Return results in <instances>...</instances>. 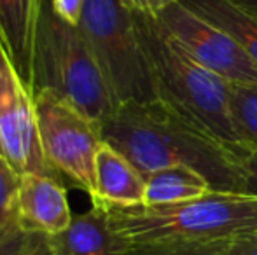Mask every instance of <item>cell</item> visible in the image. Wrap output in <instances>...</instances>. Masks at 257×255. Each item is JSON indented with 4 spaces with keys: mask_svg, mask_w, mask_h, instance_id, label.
<instances>
[{
    "mask_svg": "<svg viewBox=\"0 0 257 255\" xmlns=\"http://www.w3.org/2000/svg\"><path fill=\"white\" fill-rule=\"evenodd\" d=\"M100 129L103 142L119 150L144 178L184 164L205 175L213 191L243 194L240 159L159 100L121 103Z\"/></svg>",
    "mask_w": 257,
    "mask_h": 255,
    "instance_id": "obj_1",
    "label": "cell"
},
{
    "mask_svg": "<svg viewBox=\"0 0 257 255\" xmlns=\"http://www.w3.org/2000/svg\"><path fill=\"white\" fill-rule=\"evenodd\" d=\"M135 23L153 74L156 98L222 143L241 163L248 152L231 117V82L194 62L156 16L135 14Z\"/></svg>",
    "mask_w": 257,
    "mask_h": 255,
    "instance_id": "obj_2",
    "label": "cell"
},
{
    "mask_svg": "<svg viewBox=\"0 0 257 255\" xmlns=\"http://www.w3.org/2000/svg\"><path fill=\"white\" fill-rule=\"evenodd\" d=\"M93 203L107 213L110 227L130 245L166 239H234L257 232V197L248 194L212 191L170 204Z\"/></svg>",
    "mask_w": 257,
    "mask_h": 255,
    "instance_id": "obj_3",
    "label": "cell"
},
{
    "mask_svg": "<svg viewBox=\"0 0 257 255\" xmlns=\"http://www.w3.org/2000/svg\"><path fill=\"white\" fill-rule=\"evenodd\" d=\"M41 89L60 95L100 126L117 102L105 81L81 28L65 23L44 0L34 51V95Z\"/></svg>",
    "mask_w": 257,
    "mask_h": 255,
    "instance_id": "obj_4",
    "label": "cell"
},
{
    "mask_svg": "<svg viewBox=\"0 0 257 255\" xmlns=\"http://www.w3.org/2000/svg\"><path fill=\"white\" fill-rule=\"evenodd\" d=\"M79 28L117 105L158 100L132 11L119 0H86Z\"/></svg>",
    "mask_w": 257,
    "mask_h": 255,
    "instance_id": "obj_5",
    "label": "cell"
},
{
    "mask_svg": "<svg viewBox=\"0 0 257 255\" xmlns=\"http://www.w3.org/2000/svg\"><path fill=\"white\" fill-rule=\"evenodd\" d=\"M34 98L46 161L61 178H68L93 197L96 156L103 145L100 124L49 89L37 91Z\"/></svg>",
    "mask_w": 257,
    "mask_h": 255,
    "instance_id": "obj_6",
    "label": "cell"
},
{
    "mask_svg": "<svg viewBox=\"0 0 257 255\" xmlns=\"http://www.w3.org/2000/svg\"><path fill=\"white\" fill-rule=\"evenodd\" d=\"M0 156L21 175L41 173L63 178L49 166L41 147L35 98L11 58L0 35Z\"/></svg>",
    "mask_w": 257,
    "mask_h": 255,
    "instance_id": "obj_7",
    "label": "cell"
},
{
    "mask_svg": "<svg viewBox=\"0 0 257 255\" xmlns=\"http://www.w3.org/2000/svg\"><path fill=\"white\" fill-rule=\"evenodd\" d=\"M156 18L191 58L206 70L220 75L231 84H257V65L234 39L194 14L182 2L172 4Z\"/></svg>",
    "mask_w": 257,
    "mask_h": 255,
    "instance_id": "obj_8",
    "label": "cell"
},
{
    "mask_svg": "<svg viewBox=\"0 0 257 255\" xmlns=\"http://www.w3.org/2000/svg\"><path fill=\"white\" fill-rule=\"evenodd\" d=\"M70 201L60 178L23 173L18 191V224L28 232L54 236L70 225Z\"/></svg>",
    "mask_w": 257,
    "mask_h": 255,
    "instance_id": "obj_9",
    "label": "cell"
},
{
    "mask_svg": "<svg viewBox=\"0 0 257 255\" xmlns=\"http://www.w3.org/2000/svg\"><path fill=\"white\" fill-rule=\"evenodd\" d=\"M53 255H124L130 243L108 224L107 213L93 203L86 213L74 215L60 234L46 236Z\"/></svg>",
    "mask_w": 257,
    "mask_h": 255,
    "instance_id": "obj_10",
    "label": "cell"
},
{
    "mask_svg": "<svg viewBox=\"0 0 257 255\" xmlns=\"http://www.w3.org/2000/svg\"><path fill=\"white\" fill-rule=\"evenodd\" d=\"M44 0H0V35L18 72L34 93V51Z\"/></svg>",
    "mask_w": 257,
    "mask_h": 255,
    "instance_id": "obj_11",
    "label": "cell"
},
{
    "mask_svg": "<svg viewBox=\"0 0 257 255\" xmlns=\"http://www.w3.org/2000/svg\"><path fill=\"white\" fill-rule=\"evenodd\" d=\"M91 201L135 206L146 201V178L119 150L103 142L95 164V196Z\"/></svg>",
    "mask_w": 257,
    "mask_h": 255,
    "instance_id": "obj_12",
    "label": "cell"
},
{
    "mask_svg": "<svg viewBox=\"0 0 257 255\" xmlns=\"http://www.w3.org/2000/svg\"><path fill=\"white\" fill-rule=\"evenodd\" d=\"M182 4L233 37L257 65V20L254 16L234 6L231 0H182Z\"/></svg>",
    "mask_w": 257,
    "mask_h": 255,
    "instance_id": "obj_13",
    "label": "cell"
},
{
    "mask_svg": "<svg viewBox=\"0 0 257 255\" xmlns=\"http://www.w3.org/2000/svg\"><path fill=\"white\" fill-rule=\"evenodd\" d=\"M212 185L194 168L168 166L153 171L146 177V201L144 204H170L189 201L212 192Z\"/></svg>",
    "mask_w": 257,
    "mask_h": 255,
    "instance_id": "obj_14",
    "label": "cell"
},
{
    "mask_svg": "<svg viewBox=\"0 0 257 255\" xmlns=\"http://www.w3.org/2000/svg\"><path fill=\"white\" fill-rule=\"evenodd\" d=\"M229 110L243 149L257 150V84H231Z\"/></svg>",
    "mask_w": 257,
    "mask_h": 255,
    "instance_id": "obj_15",
    "label": "cell"
},
{
    "mask_svg": "<svg viewBox=\"0 0 257 255\" xmlns=\"http://www.w3.org/2000/svg\"><path fill=\"white\" fill-rule=\"evenodd\" d=\"M231 239L213 241H187V239H166L130 245L124 255H219L229 245Z\"/></svg>",
    "mask_w": 257,
    "mask_h": 255,
    "instance_id": "obj_16",
    "label": "cell"
},
{
    "mask_svg": "<svg viewBox=\"0 0 257 255\" xmlns=\"http://www.w3.org/2000/svg\"><path fill=\"white\" fill-rule=\"evenodd\" d=\"M21 173L0 156V234L18 222V191Z\"/></svg>",
    "mask_w": 257,
    "mask_h": 255,
    "instance_id": "obj_17",
    "label": "cell"
},
{
    "mask_svg": "<svg viewBox=\"0 0 257 255\" xmlns=\"http://www.w3.org/2000/svg\"><path fill=\"white\" fill-rule=\"evenodd\" d=\"M37 236L16 222L0 234V255H30Z\"/></svg>",
    "mask_w": 257,
    "mask_h": 255,
    "instance_id": "obj_18",
    "label": "cell"
},
{
    "mask_svg": "<svg viewBox=\"0 0 257 255\" xmlns=\"http://www.w3.org/2000/svg\"><path fill=\"white\" fill-rule=\"evenodd\" d=\"M84 2L86 0H51L54 13L72 27H79L81 23Z\"/></svg>",
    "mask_w": 257,
    "mask_h": 255,
    "instance_id": "obj_19",
    "label": "cell"
},
{
    "mask_svg": "<svg viewBox=\"0 0 257 255\" xmlns=\"http://www.w3.org/2000/svg\"><path fill=\"white\" fill-rule=\"evenodd\" d=\"M122 6L133 14H146V16H158L161 11L170 7L172 4L182 0H119Z\"/></svg>",
    "mask_w": 257,
    "mask_h": 255,
    "instance_id": "obj_20",
    "label": "cell"
},
{
    "mask_svg": "<svg viewBox=\"0 0 257 255\" xmlns=\"http://www.w3.org/2000/svg\"><path fill=\"white\" fill-rule=\"evenodd\" d=\"M243 194L257 197V150H250L240 163Z\"/></svg>",
    "mask_w": 257,
    "mask_h": 255,
    "instance_id": "obj_21",
    "label": "cell"
},
{
    "mask_svg": "<svg viewBox=\"0 0 257 255\" xmlns=\"http://www.w3.org/2000/svg\"><path fill=\"white\" fill-rule=\"evenodd\" d=\"M219 255H257V236L250 234L231 239Z\"/></svg>",
    "mask_w": 257,
    "mask_h": 255,
    "instance_id": "obj_22",
    "label": "cell"
},
{
    "mask_svg": "<svg viewBox=\"0 0 257 255\" xmlns=\"http://www.w3.org/2000/svg\"><path fill=\"white\" fill-rule=\"evenodd\" d=\"M30 255H53L51 248H49V243H48V238L42 234L37 236L34 243V248H32Z\"/></svg>",
    "mask_w": 257,
    "mask_h": 255,
    "instance_id": "obj_23",
    "label": "cell"
},
{
    "mask_svg": "<svg viewBox=\"0 0 257 255\" xmlns=\"http://www.w3.org/2000/svg\"><path fill=\"white\" fill-rule=\"evenodd\" d=\"M231 2L257 20V0H231Z\"/></svg>",
    "mask_w": 257,
    "mask_h": 255,
    "instance_id": "obj_24",
    "label": "cell"
},
{
    "mask_svg": "<svg viewBox=\"0 0 257 255\" xmlns=\"http://www.w3.org/2000/svg\"><path fill=\"white\" fill-rule=\"evenodd\" d=\"M255 236H257V232H255Z\"/></svg>",
    "mask_w": 257,
    "mask_h": 255,
    "instance_id": "obj_25",
    "label": "cell"
}]
</instances>
